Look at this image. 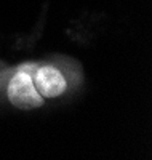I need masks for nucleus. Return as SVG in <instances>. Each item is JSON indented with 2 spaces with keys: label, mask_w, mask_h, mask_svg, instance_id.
<instances>
[{
  "label": "nucleus",
  "mask_w": 152,
  "mask_h": 160,
  "mask_svg": "<svg viewBox=\"0 0 152 160\" xmlns=\"http://www.w3.org/2000/svg\"><path fill=\"white\" fill-rule=\"evenodd\" d=\"M8 98L10 101L21 109H32L42 106V95L37 91L32 77L21 71L11 78L8 85Z\"/></svg>",
  "instance_id": "f257e3e1"
},
{
  "label": "nucleus",
  "mask_w": 152,
  "mask_h": 160,
  "mask_svg": "<svg viewBox=\"0 0 152 160\" xmlns=\"http://www.w3.org/2000/svg\"><path fill=\"white\" fill-rule=\"evenodd\" d=\"M34 85L37 88V91L45 98H56L61 93H64L67 83L66 78L63 77V74L50 66L38 69L34 75Z\"/></svg>",
  "instance_id": "f03ea898"
}]
</instances>
